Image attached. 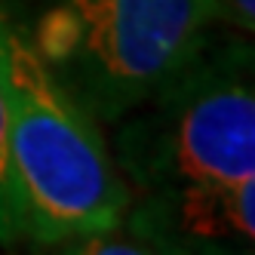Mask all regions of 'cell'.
Masks as SVG:
<instances>
[{
  "label": "cell",
  "instance_id": "cell-1",
  "mask_svg": "<svg viewBox=\"0 0 255 255\" xmlns=\"http://www.w3.org/2000/svg\"><path fill=\"white\" fill-rule=\"evenodd\" d=\"M3 74L6 157L22 240L77 249L120 228L132 209V188L99 123L65 93L9 19H3Z\"/></svg>",
  "mask_w": 255,
  "mask_h": 255
},
{
  "label": "cell",
  "instance_id": "cell-2",
  "mask_svg": "<svg viewBox=\"0 0 255 255\" xmlns=\"http://www.w3.org/2000/svg\"><path fill=\"white\" fill-rule=\"evenodd\" d=\"M114 126V163L141 197L255 178L252 46L215 31Z\"/></svg>",
  "mask_w": 255,
  "mask_h": 255
},
{
  "label": "cell",
  "instance_id": "cell-3",
  "mask_svg": "<svg viewBox=\"0 0 255 255\" xmlns=\"http://www.w3.org/2000/svg\"><path fill=\"white\" fill-rule=\"evenodd\" d=\"M218 28L212 0H52L28 43L96 123L114 126Z\"/></svg>",
  "mask_w": 255,
  "mask_h": 255
},
{
  "label": "cell",
  "instance_id": "cell-4",
  "mask_svg": "<svg viewBox=\"0 0 255 255\" xmlns=\"http://www.w3.org/2000/svg\"><path fill=\"white\" fill-rule=\"evenodd\" d=\"M255 178L215 181V185L181 188L172 194L144 197L138 212H126L123 228L141 243H163L160 249H175V243H252L255 237Z\"/></svg>",
  "mask_w": 255,
  "mask_h": 255
},
{
  "label": "cell",
  "instance_id": "cell-5",
  "mask_svg": "<svg viewBox=\"0 0 255 255\" xmlns=\"http://www.w3.org/2000/svg\"><path fill=\"white\" fill-rule=\"evenodd\" d=\"M3 19L0 12V243H19L22 240V218L19 200L9 178V157H6V74H3Z\"/></svg>",
  "mask_w": 255,
  "mask_h": 255
},
{
  "label": "cell",
  "instance_id": "cell-6",
  "mask_svg": "<svg viewBox=\"0 0 255 255\" xmlns=\"http://www.w3.org/2000/svg\"><path fill=\"white\" fill-rule=\"evenodd\" d=\"M212 3H215L222 28L240 31L246 37L252 34V28H255V0H212Z\"/></svg>",
  "mask_w": 255,
  "mask_h": 255
}]
</instances>
